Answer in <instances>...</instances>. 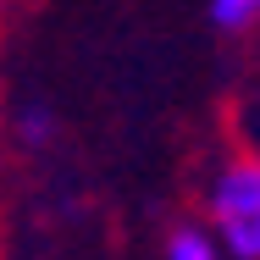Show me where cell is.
<instances>
[{
	"instance_id": "1",
	"label": "cell",
	"mask_w": 260,
	"mask_h": 260,
	"mask_svg": "<svg viewBox=\"0 0 260 260\" xmlns=\"http://www.w3.org/2000/svg\"><path fill=\"white\" fill-rule=\"evenodd\" d=\"M205 216L221 260H260V155L238 150L216 166L205 188Z\"/></svg>"
},
{
	"instance_id": "4",
	"label": "cell",
	"mask_w": 260,
	"mask_h": 260,
	"mask_svg": "<svg viewBox=\"0 0 260 260\" xmlns=\"http://www.w3.org/2000/svg\"><path fill=\"white\" fill-rule=\"evenodd\" d=\"M50 133H55V116H50V105H22L17 111V139L22 144H50Z\"/></svg>"
},
{
	"instance_id": "2",
	"label": "cell",
	"mask_w": 260,
	"mask_h": 260,
	"mask_svg": "<svg viewBox=\"0 0 260 260\" xmlns=\"http://www.w3.org/2000/svg\"><path fill=\"white\" fill-rule=\"evenodd\" d=\"M160 260H221V244L210 238V227H172Z\"/></svg>"
},
{
	"instance_id": "3",
	"label": "cell",
	"mask_w": 260,
	"mask_h": 260,
	"mask_svg": "<svg viewBox=\"0 0 260 260\" xmlns=\"http://www.w3.org/2000/svg\"><path fill=\"white\" fill-rule=\"evenodd\" d=\"M255 17H260V0H210V22L221 34H244V28H255Z\"/></svg>"
}]
</instances>
